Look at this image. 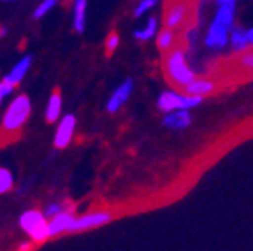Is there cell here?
Masks as SVG:
<instances>
[{
  "instance_id": "6da1fadb",
  "label": "cell",
  "mask_w": 253,
  "mask_h": 251,
  "mask_svg": "<svg viewBox=\"0 0 253 251\" xmlns=\"http://www.w3.org/2000/svg\"><path fill=\"white\" fill-rule=\"evenodd\" d=\"M32 111V102L27 95H18V97L9 104L2 116V125H0V148L14 141L23 130L28 116Z\"/></svg>"
},
{
  "instance_id": "7a4b0ae2",
  "label": "cell",
  "mask_w": 253,
  "mask_h": 251,
  "mask_svg": "<svg viewBox=\"0 0 253 251\" xmlns=\"http://www.w3.org/2000/svg\"><path fill=\"white\" fill-rule=\"evenodd\" d=\"M164 74L170 86L185 88L195 79V72L190 69L186 55L181 47H172L164 55Z\"/></svg>"
},
{
  "instance_id": "3957f363",
  "label": "cell",
  "mask_w": 253,
  "mask_h": 251,
  "mask_svg": "<svg viewBox=\"0 0 253 251\" xmlns=\"http://www.w3.org/2000/svg\"><path fill=\"white\" fill-rule=\"evenodd\" d=\"M20 227L23 232H27L30 239L36 244H42L49 239V221H47L46 214L37 209H30L25 211L20 218Z\"/></svg>"
},
{
  "instance_id": "277c9868",
  "label": "cell",
  "mask_w": 253,
  "mask_h": 251,
  "mask_svg": "<svg viewBox=\"0 0 253 251\" xmlns=\"http://www.w3.org/2000/svg\"><path fill=\"white\" fill-rule=\"evenodd\" d=\"M202 98L199 95H188V93H178V91L172 90H166L158 95L157 106L158 109L162 111L164 114L170 113V111L176 109H192V107H197L202 104Z\"/></svg>"
},
{
  "instance_id": "5b68a950",
  "label": "cell",
  "mask_w": 253,
  "mask_h": 251,
  "mask_svg": "<svg viewBox=\"0 0 253 251\" xmlns=\"http://www.w3.org/2000/svg\"><path fill=\"white\" fill-rule=\"evenodd\" d=\"M111 220H113V212L111 211H106V209L90 211L83 216H76L74 221L71 223V228H69V234L71 232H84V230H91V228L104 227Z\"/></svg>"
},
{
  "instance_id": "8992f818",
  "label": "cell",
  "mask_w": 253,
  "mask_h": 251,
  "mask_svg": "<svg viewBox=\"0 0 253 251\" xmlns=\"http://www.w3.org/2000/svg\"><path fill=\"white\" fill-rule=\"evenodd\" d=\"M190 16V4L185 0H174L166 5V12H164V27L166 28H179L185 25V21Z\"/></svg>"
},
{
  "instance_id": "52a82bcc",
  "label": "cell",
  "mask_w": 253,
  "mask_h": 251,
  "mask_svg": "<svg viewBox=\"0 0 253 251\" xmlns=\"http://www.w3.org/2000/svg\"><path fill=\"white\" fill-rule=\"evenodd\" d=\"M74 130H76V116L74 114H67V116H63V118L58 122L55 137H53V144H55V148H58V149L67 148V146L72 142V137H74Z\"/></svg>"
},
{
  "instance_id": "ba28073f",
  "label": "cell",
  "mask_w": 253,
  "mask_h": 251,
  "mask_svg": "<svg viewBox=\"0 0 253 251\" xmlns=\"http://www.w3.org/2000/svg\"><path fill=\"white\" fill-rule=\"evenodd\" d=\"M132 90H134V81H132V79H125V81H123L122 84L113 91V95H111L109 100H107L106 109L113 114L118 113V111L126 104V100L130 98Z\"/></svg>"
},
{
  "instance_id": "9c48e42d",
  "label": "cell",
  "mask_w": 253,
  "mask_h": 251,
  "mask_svg": "<svg viewBox=\"0 0 253 251\" xmlns=\"http://www.w3.org/2000/svg\"><path fill=\"white\" fill-rule=\"evenodd\" d=\"M229 32H230L229 27L213 20V23L210 25V30H208V36H206V46L211 47V49H220V47L227 46V42L230 39Z\"/></svg>"
},
{
  "instance_id": "30bf717a",
  "label": "cell",
  "mask_w": 253,
  "mask_h": 251,
  "mask_svg": "<svg viewBox=\"0 0 253 251\" xmlns=\"http://www.w3.org/2000/svg\"><path fill=\"white\" fill-rule=\"evenodd\" d=\"M162 123L169 130H185L192 125V114L188 113V109L170 111V113H166Z\"/></svg>"
},
{
  "instance_id": "8fae6325",
  "label": "cell",
  "mask_w": 253,
  "mask_h": 251,
  "mask_svg": "<svg viewBox=\"0 0 253 251\" xmlns=\"http://www.w3.org/2000/svg\"><path fill=\"white\" fill-rule=\"evenodd\" d=\"M216 83L213 79H206V78H195L194 81L186 84L183 88V91L188 95H199V97H206V95H211L216 91Z\"/></svg>"
},
{
  "instance_id": "7c38bea8",
  "label": "cell",
  "mask_w": 253,
  "mask_h": 251,
  "mask_svg": "<svg viewBox=\"0 0 253 251\" xmlns=\"http://www.w3.org/2000/svg\"><path fill=\"white\" fill-rule=\"evenodd\" d=\"M74 218L76 216L72 214L71 211H63V212H60V214H56L55 218H51V220H49V236L56 237V236H60V234L69 232Z\"/></svg>"
},
{
  "instance_id": "4fadbf2b",
  "label": "cell",
  "mask_w": 253,
  "mask_h": 251,
  "mask_svg": "<svg viewBox=\"0 0 253 251\" xmlns=\"http://www.w3.org/2000/svg\"><path fill=\"white\" fill-rule=\"evenodd\" d=\"M32 65V56H23V58L20 60V62L16 63L14 67H12L11 71H9V74L4 76V79L7 83H11L12 86H16V84H20L21 81H23V78L27 76L28 69H30Z\"/></svg>"
},
{
  "instance_id": "5bb4252c",
  "label": "cell",
  "mask_w": 253,
  "mask_h": 251,
  "mask_svg": "<svg viewBox=\"0 0 253 251\" xmlns=\"http://www.w3.org/2000/svg\"><path fill=\"white\" fill-rule=\"evenodd\" d=\"M62 114V95L58 90H55L46 104V122L55 123Z\"/></svg>"
},
{
  "instance_id": "9a60e30c",
  "label": "cell",
  "mask_w": 253,
  "mask_h": 251,
  "mask_svg": "<svg viewBox=\"0 0 253 251\" xmlns=\"http://www.w3.org/2000/svg\"><path fill=\"white\" fill-rule=\"evenodd\" d=\"M86 28V0H74V30L83 34Z\"/></svg>"
},
{
  "instance_id": "2e32d148",
  "label": "cell",
  "mask_w": 253,
  "mask_h": 251,
  "mask_svg": "<svg viewBox=\"0 0 253 251\" xmlns=\"http://www.w3.org/2000/svg\"><path fill=\"white\" fill-rule=\"evenodd\" d=\"M157 46L160 51L167 53L169 49L176 47V32L172 28H164L157 36Z\"/></svg>"
},
{
  "instance_id": "e0dca14e",
  "label": "cell",
  "mask_w": 253,
  "mask_h": 251,
  "mask_svg": "<svg viewBox=\"0 0 253 251\" xmlns=\"http://www.w3.org/2000/svg\"><path fill=\"white\" fill-rule=\"evenodd\" d=\"M230 44H232L234 51L237 53H243L246 51L250 47V42H248V37H246V30H243V28H232V32H230Z\"/></svg>"
},
{
  "instance_id": "ac0fdd59",
  "label": "cell",
  "mask_w": 253,
  "mask_h": 251,
  "mask_svg": "<svg viewBox=\"0 0 253 251\" xmlns=\"http://www.w3.org/2000/svg\"><path fill=\"white\" fill-rule=\"evenodd\" d=\"M234 16H236V4L230 5H218L216 14H214V20L223 23L225 27L232 28L234 27Z\"/></svg>"
},
{
  "instance_id": "d6986e66",
  "label": "cell",
  "mask_w": 253,
  "mask_h": 251,
  "mask_svg": "<svg viewBox=\"0 0 253 251\" xmlns=\"http://www.w3.org/2000/svg\"><path fill=\"white\" fill-rule=\"evenodd\" d=\"M157 28H158V20L157 18H150L148 23H146V27L135 32V39H139V41L153 39V37L157 36Z\"/></svg>"
},
{
  "instance_id": "ffe728a7",
  "label": "cell",
  "mask_w": 253,
  "mask_h": 251,
  "mask_svg": "<svg viewBox=\"0 0 253 251\" xmlns=\"http://www.w3.org/2000/svg\"><path fill=\"white\" fill-rule=\"evenodd\" d=\"M14 185V177H12V172L9 169H4L0 167V195L7 193L9 190Z\"/></svg>"
},
{
  "instance_id": "44dd1931",
  "label": "cell",
  "mask_w": 253,
  "mask_h": 251,
  "mask_svg": "<svg viewBox=\"0 0 253 251\" xmlns=\"http://www.w3.org/2000/svg\"><path fill=\"white\" fill-rule=\"evenodd\" d=\"M56 4H58V0H42V2L36 7V11H34V18H36V20H41V18L46 16Z\"/></svg>"
},
{
  "instance_id": "7402d4cb",
  "label": "cell",
  "mask_w": 253,
  "mask_h": 251,
  "mask_svg": "<svg viewBox=\"0 0 253 251\" xmlns=\"http://www.w3.org/2000/svg\"><path fill=\"white\" fill-rule=\"evenodd\" d=\"M237 63L241 69L248 72H253V49H246V51L241 53V56L237 58Z\"/></svg>"
},
{
  "instance_id": "603a6c76",
  "label": "cell",
  "mask_w": 253,
  "mask_h": 251,
  "mask_svg": "<svg viewBox=\"0 0 253 251\" xmlns=\"http://www.w3.org/2000/svg\"><path fill=\"white\" fill-rule=\"evenodd\" d=\"M155 5H157V0H141V2L135 5L134 16H135V18H141V16H144L146 12H150Z\"/></svg>"
},
{
  "instance_id": "cb8c5ba5",
  "label": "cell",
  "mask_w": 253,
  "mask_h": 251,
  "mask_svg": "<svg viewBox=\"0 0 253 251\" xmlns=\"http://www.w3.org/2000/svg\"><path fill=\"white\" fill-rule=\"evenodd\" d=\"M120 46V36L116 32H111L106 39V55H113Z\"/></svg>"
},
{
  "instance_id": "d4e9b609",
  "label": "cell",
  "mask_w": 253,
  "mask_h": 251,
  "mask_svg": "<svg viewBox=\"0 0 253 251\" xmlns=\"http://www.w3.org/2000/svg\"><path fill=\"white\" fill-rule=\"evenodd\" d=\"M65 209H63V204H58V202H53V204H47L46 209H44V214H46L47 220H51V218H55L56 214H60V212H63Z\"/></svg>"
},
{
  "instance_id": "484cf974",
  "label": "cell",
  "mask_w": 253,
  "mask_h": 251,
  "mask_svg": "<svg viewBox=\"0 0 253 251\" xmlns=\"http://www.w3.org/2000/svg\"><path fill=\"white\" fill-rule=\"evenodd\" d=\"M12 90H14V86H12L11 83H7L5 81V79H2V81H0V95H2V97H9V95L12 93Z\"/></svg>"
},
{
  "instance_id": "4316f807",
  "label": "cell",
  "mask_w": 253,
  "mask_h": 251,
  "mask_svg": "<svg viewBox=\"0 0 253 251\" xmlns=\"http://www.w3.org/2000/svg\"><path fill=\"white\" fill-rule=\"evenodd\" d=\"M246 37H248L250 46L253 47V28H248V30H246Z\"/></svg>"
},
{
  "instance_id": "83f0119b",
  "label": "cell",
  "mask_w": 253,
  "mask_h": 251,
  "mask_svg": "<svg viewBox=\"0 0 253 251\" xmlns=\"http://www.w3.org/2000/svg\"><path fill=\"white\" fill-rule=\"evenodd\" d=\"M5 34H7V28H5L4 25H0V37H4Z\"/></svg>"
},
{
  "instance_id": "f1b7e54d",
  "label": "cell",
  "mask_w": 253,
  "mask_h": 251,
  "mask_svg": "<svg viewBox=\"0 0 253 251\" xmlns=\"http://www.w3.org/2000/svg\"><path fill=\"white\" fill-rule=\"evenodd\" d=\"M30 244H23V246H20V250H30Z\"/></svg>"
},
{
  "instance_id": "f546056e",
  "label": "cell",
  "mask_w": 253,
  "mask_h": 251,
  "mask_svg": "<svg viewBox=\"0 0 253 251\" xmlns=\"http://www.w3.org/2000/svg\"><path fill=\"white\" fill-rule=\"evenodd\" d=\"M2 100H4V97H2V95H0V104H2Z\"/></svg>"
},
{
  "instance_id": "4dcf8cb0",
  "label": "cell",
  "mask_w": 253,
  "mask_h": 251,
  "mask_svg": "<svg viewBox=\"0 0 253 251\" xmlns=\"http://www.w3.org/2000/svg\"><path fill=\"white\" fill-rule=\"evenodd\" d=\"M2 2H12V0H2Z\"/></svg>"
}]
</instances>
